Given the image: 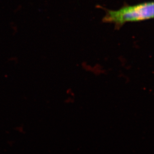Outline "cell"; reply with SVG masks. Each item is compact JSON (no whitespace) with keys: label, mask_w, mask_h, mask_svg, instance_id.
Masks as SVG:
<instances>
[{"label":"cell","mask_w":154,"mask_h":154,"mask_svg":"<svg viewBox=\"0 0 154 154\" xmlns=\"http://www.w3.org/2000/svg\"><path fill=\"white\" fill-rule=\"evenodd\" d=\"M154 2H148L126 6L117 11L107 10L103 22L115 24L119 28L127 22H139L154 17Z\"/></svg>","instance_id":"6da1fadb"}]
</instances>
